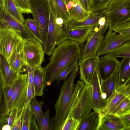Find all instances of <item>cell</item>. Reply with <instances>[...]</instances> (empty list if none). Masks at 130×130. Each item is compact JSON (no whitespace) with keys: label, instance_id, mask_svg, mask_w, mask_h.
<instances>
[{"label":"cell","instance_id":"obj_1","mask_svg":"<svg viewBox=\"0 0 130 130\" xmlns=\"http://www.w3.org/2000/svg\"><path fill=\"white\" fill-rule=\"evenodd\" d=\"M81 50L77 42L67 40L57 45L44 68L45 85L50 86L60 72L75 61L81 59Z\"/></svg>","mask_w":130,"mask_h":130},{"label":"cell","instance_id":"obj_2","mask_svg":"<svg viewBox=\"0 0 130 130\" xmlns=\"http://www.w3.org/2000/svg\"><path fill=\"white\" fill-rule=\"evenodd\" d=\"M79 71L78 65L64 81L59 97L54 105L55 115L53 130H61L72 106L76 92L74 80Z\"/></svg>","mask_w":130,"mask_h":130},{"label":"cell","instance_id":"obj_3","mask_svg":"<svg viewBox=\"0 0 130 130\" xmlns=\"http://www.w3.org/2000/svg\"><path fill=\"white\" fill-rule=\"evenodd\" d=\"M28 84L27 73L20 74L18 77L12 96L4 111L0 115V129L7 122V118L12 110L16 109L17 112H19L24 107L26 108L25 104L28 105L27 104V97Z\"/></svg>","mask_w":130,"mask_h":130},{"label":"cell","instance_id":"obj_4","mask_svg":"<svg viewBox=\"0 0 130 130\" xmlns=\"http://www.w3.org/2000/svg\"><path fill=\"white\" fill-rule=\"evenodd\" d=\"M102 12L108 25L105 37L117 26L130 21V0H113Z\"/></svg>","mask_w":130,"mask_h":130},{"label":"cell","instance_id":"obj_5","mask_svg":"<svg viewBox=\"0 0 130 130\" xmlns=\"http://www.w3.org/2000/svg\"><path fill=\"white\" fill-rule=\"evenodd\" d=\"M43 45L33 37L24 38L21 44L20 57L24 64L35 68L41 66L44 60Z\"/></svg>","mask_w":130,"mask_h":130},{"label":"cell","instance_id":"obj_6","mask_svg":"<svg viewBox=\"0 0 130 130\" xmlns=\"http://www.w3.org/2000/svg\"><path fill=\"white\" fill-rule=\"evenodd\" d=\"M49 7L50 17L45 54L51 55L56 46L67 40L66 30L64 24L58 23L56 18L58 15L53 7L50 0L48 1Z\"/></svg>","mask_w":130,"mask_h":130},{"label":"cell","instance_id":"obj_7","mask_svg":"<svg viewBox=\"0 0 130 130\" xmlns=\"http://www.w3.org/2000/svg\"><path fill=\"white\" fill-rule=\"evenodd\" d=\"M33 20L42 35L44 50L45 47L48 26L50 11L46 0H28Z\"/></svg>","mask_w":130,"mask_h":130},{"label":"cell","instance_id":"obj_8","mask_svg":"<svg viewBox=\"0 0 130 130\" xmlns=\"http://www.w3.org/2000/svg\"><path fill=\"white\" fill-rule=\"evenodd\" d=\"M22 33L13 29H0V53L9 60L12 53L20 44L23 38Z\"/></svg>","mask_w":130,"mask_h":130},{"label":"cell","instance_id":"obj_9","mask_svg":"<svg viewBox=\"0 0 130 130\" xmlns=\"http://www.w3.org/2000/svg\"><path fill=\"white\" fill-rule=\"evenodd\" d=\"M108 28L107 22L101 28L96 27L88 37L81 50V59L97 56L98 52L105 38V33Z\"/></svg>","mask_w":130,"mask_h":130},{"label":"cell","instance_id":"obj_10","mask_svg":"<svg viewBox=\"0 0 130 130\" xmlns=\"http://www.w3.org/2000/svg\"><path fill=\"white\" fill-rule=\"evenodd\" d=\"M93 107L91 86L85 84L80 93L74 110L73 118L80 121L91 112Z\"/></svg>","mask_w":130,"mask_h":130},{"label":"cell","instance_id":"obj_11","mask_svg":"<svg viewBox=\"0 0 130 130\" xmlns=\"http://www.w3.org/2000/svg\"><path fill=\"white\" fill-rule=\"evenodd\" d=\"M91 86L93 105V109L98 114L102 112L107 104L108 100L104 99L103 96L100 77L97 67L95 71Z\"/></svg>","mask_w":130,"mask_h":130},{"label":"cell","instance_id":"obj_12","mask_svg":"<svg viewBox=\"0 0 130 130\" xmlns=\"http://www.w3.org/2000/svg\"><path fill=\"white\" fill-rule=\"evenodd\" d=\"M99 58V56H97L79 61L78 66L80 73V78L85 84L91 86Z\"/></svg>","mask_w":130,"mask_h":130},{"label":"cell","instance_id":"obj_13","mask_svg":"<svg viewBox=\"0 0 130 130\" xmlns=\"http://www.w3.org/2000/svg\"><path fill=\"white\" fill-rule=\"evenodd\" d=\"M130 38L123 37L114 31L105 37L103 43L99 50L97 56L106 55L118 47Z\"/></svg>","mask_w":130,"mask_h":130},{"label":"cell","instance_id":"obj_14","mask_svg":"<svg viewBox=\"0 0 130 130\" xmlns=\"http://www.w3.org/2000/svg\"><path fill=\"white\" fill-rule=\"evenodd\" d=\"M99 124L97 130H123L125 126L120 118L111 113L97 114Z\"/></svg>","mask_w":130,"mask_h":130},{"label":"cell","instance_id":"obj_15","mask_svg":"<svg viewBox=\"0 0 130 130\" xmlns=\"http://www.w3.org/2000/svg\"><path fill=\"white\" fill-rule=\"evenodd\" d=\"M10 29L20 31L28 37H33L24 23L14 18L3 9H0V29Z\"/></svg>","mask_w":130,"mask_h":130},{"label":"cell","instance_id":"obj_16","mask_svg":"<svg viewBox=\"0 0 130 130\" xmlns=\"http://www.w3.org/2000/svg\"><path fill=\"white\" fill-rule=\"evenodd\" d=\"M20 74L16 73L9 67L5 58L0 56V87H4L12 84Z\"/></svg>","mask_w":130,"mask_h":130},{"label":"cell","instance_id":"obj_17","mask_svg":"<svg viewBox=\"0 0 130 130\" xmlns=\"http://www.w3.org/2000/svg\"><path fill=\"white\" fill-rule=\"evenodd\" d=\"M120 63L116 58H99L97 67L100 79H105L109 77L118 68Z\"/></svg>","mask_w":130,"mask_h":130},{"label":"cell","instance_id":"obj_18","mask_svg":"<svg viewBox=\"0 0 130 130\" xmlns=\"http://www.w3.org/2000/svg\"><path fill=\"white\" fill-rule=\"evenodd\" d=\"M96 27H84L67 28L66 32L68 40L75 41L83 45Z\"/></svg>","mask_w":130,"mask_h":130},{"label":"cell","instance_id":"obj_19","mask_svg":"<svg viewBox=\"0 0 130 130\" xmlns=\"http://www.w3.org/2000/svg\"><path fill=\"white\" fill-rule=\"evenodd\" d=\"M72 20L79 21L87 18L90 13L83 8L78 0H65Z\"/></svg>","mask_w":130,"mask_h":130},{"label":"cell","instance_id":"obj_20","mask_svg":"<svg viewBox=\"0 0 130 130\" xmlns=\"http://www.w3.org/2000/svg\"><path fill=\"white\" fill-rule=\"evenodd\" d=\"M104 16L102 11L93 12L90 13L88 16L84 20L79 21L72 20L68 24L67 28L84 27H99V21Z\"/></svg>","mask_w":130,"mask_h":130},{"label":"cell","instance_id":"obj_21","mask_svg":"<svg viewBox=\"0 0 130 130\" xmlns=\"http://www.w3.org/2000/svg\"><path fill=\"white\" fill-rule=\"evenodd\" d=\"M118 75V68L106 79H100L101 88L104 99L108 100L115 90L116 89Z\"/></svg>","mask_w":130,"mask_h":130},{"label":"cell","instance_id":"obj_22","mask_svg":"<svg viewBox=\"0 0 130 130\" xmlns=\"http://www.w3.org/2000/svg\"><path fill=\"white\" fill-rule=\"evenodd\" d=\"M21 44L15 49L7 61L11 69L15 72L20 74L27 72L26 66L24 64L20 58Z\"/></svg>","mask_w":130,"mask_h":130},{"label":"cell","instance_id":"obj_23","mask_svg":"<svg viewBox=\"0 0 130 130\" xmlns=\"http://www.w3.org/2000/svg\"><path fill=\"white\" fill-rule=\"evenodd\" d=\"M126 96L124 94L115 90L108 99L106 107L101 113L115 114L119 105Z\"/></svg>","mask_w":130,"mask_h":130},{"label":"cell","instance_id":"obj_24","mask_svg":"<svg viewBox=\"0 0 130 130\" xmlns=\"http://www.w3.org/2000/svg\"><path fill=\"white\" fill-rule=\"evenodd\" d=\"M18 79V78L10 85L4 87H0V114L3 112L11 98L14 90Z\"/></svg>","mask_w":130,"mask_h":130},{"label":"cell","instance_id":"obj_25","mask_svg":"<svg viewBox=\"0 0 130 130\" xmlns=\"http://www.w3.org/2000/svg\"><path fill=\"white\" fill-rule=\"evenodd\" d=\"M34 82L35 90L36 96H41L45 85L44 68L41 66L34 69Z\"/></svg>","mask_w":130,"mask_h":130},{"label":"cell","instance_id":"obj_26","mask_svg":"<svg viewBox=\"0 0 130 130\" xmlns=\"http://www.w3.org/2000/svg\"><path fill=\"white\" fill-rule=\"evenodd\" d=\"M130 58H123L118 67L119 75L117 88L122 85L130 77Z\"/></svg>","mask_w":130,"mask_h":130},{"label":"cell","instance_id":"obj_27","mask_svg":"<svg viewBox=\"0 0 130 130\" xmlns=\"http://www.w3.org/2000/svg\"><path fill=\"white\" fill-rule=\"evenodd\" d=\"M51 4L58 15L63 20L67 28L68 23L71 21L70 14L66 7L65 0H50Z\"/></svg>","mask_w":130,"mask_h":130},{"label":"cell","instance_id":"obj_28","mask_svg":"<svg viewBox=\"0 0 130 130\" xmlns=\"http://www.w3.org/2000/svg\"><path fill=\"white\" fill-rule=\"evenodd\" d=\"M97 114L91 112L80 121L77 130H97L99 124Z\"/></svg>","mask_w":130,"mask_h":130},{"label":"cell","instance_id":"obj_29","mask_svg":"<svg viewBox=\"0 0 130 130\" xmlns=\"http://www.w3.org/2000/svg\"><path fill=\"white\" fill-rule=\"evenodd\" d=\"M119 57L130 58V39L100 59Z\"/></svg>","mask_w":130,"mask_h":130},{"label":"cell","instance_id":"obj_30","mask_svg":"<svg viewBox=\"0 0 130 130\" xmlns=\"http://www.w3.org/2000/svg\"><path fill=\"white\" fill-rule=\"evenodd\" d=\"M3 9L14 18L24 23L25 20L13 0H4Z\"/></svg>","mask_w":130,"mask_h":130},{"label":"cell","instance_id":"obj_31","mask_svg":"<svg viewBox=\"0 0 130 130\" xmlns=\"http://www.w3.org/2000/svg\"><path fill=\"white\" fill-rule=\"evenodd\" d=\"M24 24L31 34L33 37L43 45V42L41 34L34 20L30 18L27 19Z\"/></svg>","mask_w":130,"mask_h":130},{"label":"cell","instance_id":"obj_32","mask_svg":"<svg viewBox=\"0 0 130 130\" xmlns=\"http://www.w3.org/2000/svg\"><path fill=\"white\" fill-rule=\"evenodd\" d=\"M50 110L48 109L44 113L42 119L38 122L37 124L39 130H53L54 121V117L50 119Z\"/></svg>","mask_w":130,"mask_h":130},{"label":"cell","instance_id":"obj_33","mask_svg":"<svg viewBox=\"0 0 130 130\" xmlns=\"http://www.w3.org/2000/svg\"><path fill=\"white\" fill-rule=\"evenodd\" d=\"M44 102L43 100L40 102L37 101L35 98L32 99L30 103L31 111L38 122L40 120L43 116L42 108Z\"/></svg>","mask_w":130,"mask_h":130},{"label":"cell","instance_id":"obj_34","mask_svg":"<svg viewBox=\"0 0 130 130\" xmlns=\"http://www.w3.org/2000/svg\"><path fill=\"white\" fill-rule=\"evenodd\" d=\"M78 61H77L73 62L66 67L60 72L54 81V82H56L57 86L62 80H65L68 75L75 69L78 65Z\"/></svg>","mask_w":130,"mask_h":130},{"label":"cell","instance_id":"obj_35","mask_svg":"<svg viewBox=\"0 0 130 130\" xmlns=\"http://www.w3.org/2000/svg\"><path fill=\"white\" fill-rule=\"evenodd\" d=\"M32 115L29 105L23 113L21 130H29L30 123Z\"/></svg>","mask_w":130,"mask_h":130},{"label":"cell","instance_id":"obj_36","mask_svg":"<svg viewBox=\"0 0 130 130\" xmlns=\"http://www.w3.org/2000/svg\"><path fill=\"white\" fill-rule=\"evenodd\" d=\"M130 111V99L127 96L119 105L115 115L120 117Z\"/></svg>","mask_w":130,"mask_h":130},{"label":"cell","instance_id":"obj_37","mask_svg":"<svg viewBox=\"0 0 130 130\" xmlns=\"http://www.w3.org/2000/svg\"><path fill=\"white\" fill-rule=\"evenodd\" d=\"M113 31L123 37L130 38V21L117 26Z\"/></svg>","mask_w":130,"mask_h":130},{"label":"cell","instance_id":"obj_38","mask_svg":"<svg viewBox=\"0 0 130 130\" xmlns=\"http://www.w3.org/2000/svg\"><path fill=\"white\" fill-rule=\"evenodd\" d=\"M20 12L23 13H31L28 0H13Z\"/></svg>","mask_w":130,"mask_h":130},{"label":"cell","instance_id":"obj_39","mask_svg":"<svg viewBox=\"0 0 130 130\" xmlns=\"http://www.w3.org/2000/svg\"><path fill=\"white\" fill-rule=\"evenodd\" d=\"M80 121L74 118L66 120L61 130H77Z\"/></svg>","mask_w":130,"mask_h":130},{"label":"cell","instance_id":"obj_40","mask_svg":"<svg viewBox=\"0 0 130 130\" xmlns=\"http://www.w3.org/2000/svg\"><path fill=\"white\" fill-rule=\"evenodd\" d=\"M27 73L28 74L29 84L31 90L32 99L35 98L36 95L35 93L34 82V69L28 66H26Z\"/></svg>","mask_w":130,"mask_h":130},{"label":"cell","instance_id":"obj_41","mask_svg":"<svg viewBox=\"0 0 130 130\" xmlns=\"http://www.w3.org/2000/svg\"><path fill=\"white\" fill-rule=\"evenodd\" d=\"M113 0H94L95 5L93 12L102 11Z\"/></svg>","mask_w":130,"mask_h":130},{"label":"cell","instance_id":"obj_42","mask_svg":"<svg viewBox=\"0 0 130 130\" xmlns=\"http://www.w3.org/2000/svg\"><path fill=\"white\" fill-rule=\"evenodd\" d=\"M83 8L89 13L93 12L95 3L94 0H78Z\"/></svg>","mask_w":130,"mask_h":130},{"label":"cell","instance_id":"obj_43","mask_svg":"<svg viewBox=\"0 0 130 130\" xmlns=\"http://www.w3.org/2000/svg\"><path fill=\"white\" fill-rule=\"evenodd\" d=\"M25 109V108H24L20 112H17L11 130H21L22 115Z\"/></svg>","mask_w":130,"mask_h":130},{"label":"cell","instance_id":"obj_44","mask_svg":"<svg viewBox=\"0 0 130 130\" xmlns=\"http://www.w3.org/2000/svg\"><path fill=\"white\" fill-rule=\"evenodd\" d=\"M116 90L130 99V77L122 85L117 88Z\"/></svg>","mask_w":130,"mask_h":130},{"label":"cell","instance_id":"obj_45","mask_svg":"<svg viewBox=\"0 0 130 130\" xmlns=\"http://www.w3.org/2000/svg\"><path fill=\"white\" fill-rule=\"evenodd\" d=\"M120 117L124 125V130H129L130 128V111Z\"/></svg>","mask_w":130,"mask_h":130},{"label":"cell","instance_id":"obj_46","mask_svg":"<svg viewBox=\"0 0 130 130\" xmlns=\"http://www.w3.org/2000/svg\"><path fill=\"white\" fill-rule=\"evenodd\" d=\"M17 112V110L16 109L12 110L7 118V124L11 127H12Z\"/></svg>","mask_w":130,"mask_h":130},{"label":"cell","instance_id":"obj_47","mask_svg":"<svg viewBox=\"0 0 130 130\" xmlns=\"http://www.w3.org/2000/svg\"><path fill=\"white\" fill-rule=\"evenodd\" d=\"M35 119H36V118L33 115L30 123L29 130H39Z\"/></svg>","mask_w":130,"mask_h":130},{"label":"cell","instance_id":"obj_48","mask_svg":"<svg viewBox=\"0 0 130 130\" xmlns=\"http://www.w3.org/2000/svg\"><path fill=\"white\" fill-rule=\"evenodd\" d=\"M32 99V92L29 84L27 97V104L28 106H29L30 102Z\"/></svg>","mask_w":130,"mask_h":130},{"label":"cell","instance_id":"obj_49","mask_svg":"<svg viewBox=\"0 0 130 130\" xmlns=\"http://www.w3.org/2000/svg\"><path fill=\"white\" fill-rule=\"evenodd\" d=\"M107 22L104 16L102 17L99 20L98 23L99 25V27L101 28L106 24Z\"/></svg>","mask_w":130,"mask_h":130},{"label":"cell","instance_id":"obj_50","mask_svg":"<svg viewBox=\"0 0 130 130\" xmlns=\"http://www.w3.org/2000/svg\"><path fill=\"white\" fill-rule=\"evenodd\" d=\"M11 127L8 124L4 125L2 127L1 130H11Z\"/></svg>","mask_w":130,"mask_h":130},{"label":"cell","instance_id":"obj_51","mask_svg":"<svg viewBox=\"0 0 130 130\" xmlns=\"http://www.w3.org/2000/svg\"><path fill=\"white\" fill-rule=\"evenodd\" d=\"M4 0H0V8L3 9H4Z\"/></svg>","mask_w":130,"mask_h":130},{"label":"cell","instance_id":"obj_52","mask_svg":"<svg viewBox=\"0 0 130 130\" xmlns=\"http://www.w3.org/2000/svg\"><path fill=\"white\" fill-rule=\"evenodd\" d=\"M129 66H130V61L129 62Z\"/></svg>","mask_w":130,"mask_h":130},{"label":"cell","instance_id":"obj_53","mask_svg":"<svg viewBox=\"0 0 130 130\" xmlns=\"http://www.w3.org/2000/svg\"><path fill=\"white\" fill-rule=\"evenodd\" d=\"M129 130H130V128L129 129Z\"/></svg>","mask_w":130,"mask_h":130},{"label":"cell","instance_id":"obj_54","mask_svg":"<svg viewBox=\"0 0 130 130\" xmlns=\"http://www.w3.org/2000/svg\"><path fill=\"white\" fill-rule=\"evenodd\" d=\"M47 0V1H48V0Z\"/></svg>","mask_w":130,"mask_h":130}]
</instances>
